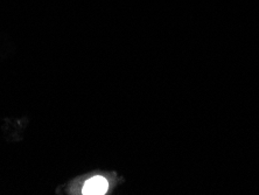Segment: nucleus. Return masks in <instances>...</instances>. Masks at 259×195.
<instances>
[{
  "mask_svg": "<svg viewBox=\"0 0 259 195\" xmlns=\"http://www.w3.org/2000/svg\"><path fill=\"white\" fill-rule=\"evenodd\" d=\"M108 188H109L108 181H106L104 178L95 177L87 181L84 187H83V194H94V195L105 194Z\"/></svg>",
  "mask_w": 259,
  "mask_h": 195,
  "instance_id": "nucleus-1",
  "label": "nucleus"
}]
</instances>
